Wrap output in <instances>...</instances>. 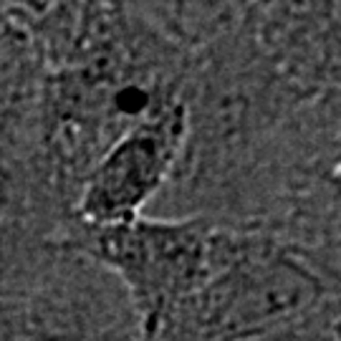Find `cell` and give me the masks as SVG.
Here are the masks:
<instances>
[{"mask_svg": "<svg viewBox=\"0 0 341 341\" xmlns=\"http://www.w3.org/2000/svg\"><path fill=\"white\" fill-rule=\"evenodd\" d=\"M89 250L124 280L144 329L157 334L230 255L233 243L202 220H147L99 225Z\"/></svg>", "mask_w": 341, "mask_h": 341, "instance_id": "obj_1", "label": "cell"}, {"mask_svg": "<svg viewBox=\"0 0 341 341\" xmlns=\"http://www.w3.org/2000/svg\"><path fill=\"white\" fill-rule=\"evenodd\" d=\"M321 286L293 258L233 245L225 263L169 316L164 329L190 341H250L268 336L313 306Z\"/></svg>", "mask_w": 341, "mask_h": 341, "instance_id": "obj_2", "label": "cell"}, {"mask_svg": "<svg viewBox=\"0 0 341 341\" xmlns=\"http://www.w3.org/2000/svg\"><path fill=\"white\" fill-rule=\"evenodd\" d=\"M185 137V104H172L131 126L91 172L81 197V215L93 228L139 217L147 200L167 180Z\"/></svg>", "mask_w": 341, "mask_h": 341, "instance_id": "obj_3", "label": "cell"}, {"mask_svg": "<svg viewBox=\"0 0 341 341\" xmlns=\"http://www.w3.org/2000/svg\"><path fill=\"white\" fill-rule=\"evenodd\" d=\"M26 324V311L8 298H0V341H21L28 334Z\"/></svg>", "mask_w": 341, "mask_h": 341, "instance_id": "obj_4", "label": "cell"}, {"mask_svg": "<svg viewBox=\"0 0 341 341\" xmlns=\"http://www.w3.org/2000/svg\"><path fill=\"white\" fill-rule=\"evenodd\" d=\"M114 106L119 114H126V117H139L147 111L149 106V93L139 86H126L122 91L114 96Z\"/></svg>", "mask_w": 341, "mask_h": 341, "instance_id": "obj_5", "label": "cell"}]
</instances>
